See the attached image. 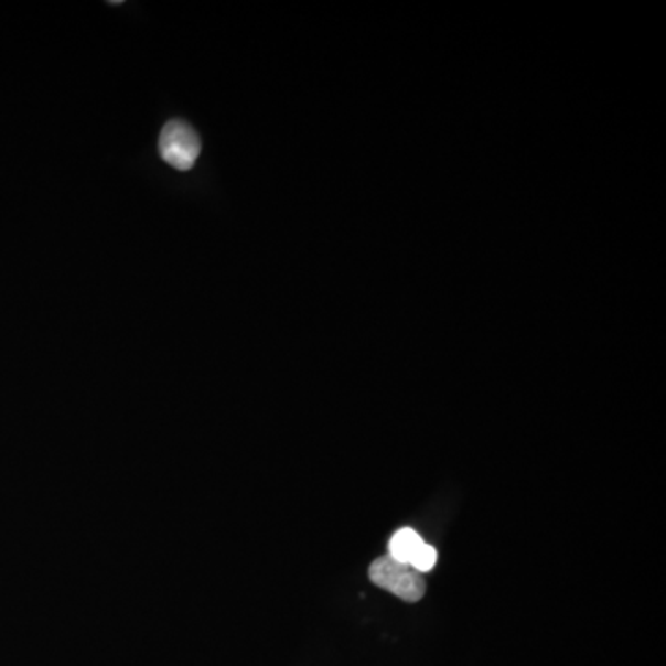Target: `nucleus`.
I'll list each match as a JSON object with an SVG mask.
<instances>
[{
	"label": "nucleus",
	"instance_id": "3",
	"mask_svg": "<svg viewBox=\"0 0 666 666\" xmlns=\"http://www.w3.org/2000/svg\"><path fill=\"white\" fill-rule=\"evenodd\" d=\"M425 540L415 529L400 528L389 540V558L409 565Z\"/></svg>",
	"mask_w": 666,
	"mask_h": 666
},
{
	"label": "nucleus",
	"instance_id": "1",
	"mask_svg": "<svg viewBox=\"0 0 666 666\" xmlns=\"http://www.w3.org/2000/svg\"><path fill=\"white\" fill-rule=\"evenodd\" d=\"M368 578L374 586L391 592L404 602H419L426 594V581L422 574L389 556L378 558L370 565Z\"/></svg>",
	"mask_w": 666,
	"mask_h": 666
},
{
	"label": "nucleus",
	"instance_id": "4",
	"mask_svg": "<svg viewBox=\"0 0 666 666\" xmlns=\"http://www.w3.org/2000/svg\"><path fill=\"white\" fill-rule=\"evenodd\" d=\"M436 548H433V546L431 545H428V543H425V545L420 546L419 551L415 554V558L411 559V563H409V567H411V569L413 570H417L419 574H422V572H430V570L436 567Z\"/></svg>",
	"mask_w": 666,
	"mask_h": 666
},
{
	"label": "nucleus",
	"instance_id": "2",
	"mask_svg": "<svg viewBox=\"0 0 666 666\" xmlns=\"http://www.w3.org/2000/svg\"><path fill=\"white\" fill-rule=\"evenodd\" d=\"M161 160L176 171H190L201 155V138L195 128L185 121L174 119L166 122L160 133Z\"/></svg>",
	"mask_w": 666,
	"mask_h": 666
}]
</instances>
